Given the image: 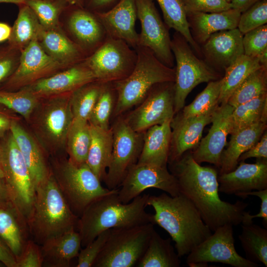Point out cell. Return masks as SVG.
Listing matches in <instances>:
<instances>
[{
    "mask_svg": "<svg viewBox=\"0 0 267 267\" xmlns=\"http://www.w3.org/2000/svg\"><path fill=\"white\" fill-rule=\"evenodd\" d=\"M147 205L155 211L154 224L170 234L180 258L187 255L212 233L194 205L181 193L176 196L166 193L149 195Z\"/></svg>",
    "mask_w": 267,
    "mask_h": 267,
    "instance_id": "cell-2",
    "label": "cell"
},
{
    "mask_svg": "<svg viewBox=\"0 0 267 267\" xmlns=\"http://www.w3.org/2000/svg\"><path fill=\"white\" fill-rule=\"evenodd\" d=\"M243 37L244 54L251 57H258L267 51V25L252 30Z\"/></svg>",
    "mask_w": 267,
    "mask_h": 267,
    "instance_id": "cell-47",
    "label": "cell"
},
{
    "mask_svg": "<svg viewBox=\"0 0 267 267\" xmlns=\"http://www.w3.org/2000/svg\"><path fill=\"white\" fill-rule=\"evenodd\" d=\"M186 13L215 12L231 8V4L224 0H180Z\"/></svg>",
    "mask_w": 267,
    "mask_h": 267,
    "instance_id": "cell-49",
    "label": "cell"
},
{
    "mask_svg": "<svg viewBox=\"0 0 267 267\" xmlns=\"http://www.w3.org/2000/svg\"><path fill=\"white\" fill-rule=\"evenodd\" d=\"M118 191L117 189L92 201L79 217L77 230L83 247L106 230L148 223L155 225L153 215L145 211L149 194H140L131 202L123 203L118 198Z\"/></svg>",
    "mask_w": 267,
    "mask_h": 267,
    "instance_id": "cell-3",
    "label": "cell"
},
{
    "mask_svg": "<svg viewBox=\"0 0 267 267\" xmlns=\"http://www.w3.org/2000/svg\"><path fill=\"white\" fill-rule=\"evenodd\" d=\"M174 82L156 84L143 100L124 118L137 133H144L156 125L161 124L174 116Z\"/></svg>",
    "mask_w": 267,
    "mask_h": 267,
    "instance_id": "cell-13",
    "label": "cell"
},
{
    "mask_svg": "<svg viewBox=\"0 0 267 267\" xmlns=\"http://www.w3.org/2000/svg\"><path fill=\"white\" fill-rule=\"evenodd\" d=\"M119 0H84V7L94 12H103L113 7Z\"/></svg>",
    "mask_w": 267,
    "mask_h": 267,
    "instance_id": "cell-54",
    "label": "cell"
},
{
    "mask_svg": "<svg viewBox=\"0 0 267 267\" xmlns=\"http://www.w3.org/2000/svg\"><path fill=\"white\" fill-rule=\"evenodd\" d=\"M11 120L6 115L0 113V140L5 134L10 130Z\"/></svg>",
    "mask_w": 267,
    "mask_h": 267,
    "instance_id": "cell-58",
    "label": "cell"
},
{
    "mask_svg": "<svg viewBox=\"0 0 267 267\" xmlns=\"http://www.w3.org/2000/svg\"><path fill=\"white\" fill-rule=\"evenodd\" d=\"M267 93H265L234 108L230 134L260 122L267 123Z\"/></svg>",
    "mask_w": 267,
    "mask_h": 267,
    "instance_id": "cell-38",
    "label": "cell"
},
{
    "mask_svg": "<svg viewBox=\"0 0 267 267\" xmlns=\"http://www.w3.org/2000/svg\"><path fill=\"white\" fill-rule=\"evenodd\" d=\"M251 158H267V134L266 131L262 135L261 139L254 145L240 155L238 162L244 161L246 159Z\"/></svg>",
    "mask_w": 267,
    "mask_h": 267,
    "instance_id": "cell-52",
    "label": "cell"
},
{
    "mask_svg": "<svg viewBox=\"0 0 267 267\" xmlns=\"http://www.w3.org/2000/svg\"><path fill=\"white\" fill-rule=\"evenodd\" d=\"M54 170L52 175L71 209L79 217L92 201L117 189L103 187L86 163L78 165L64 160L56 163Z\"/></svg>",
    "mask_w": 267,
    "mask_h": 267,
    "instance_id": "cell-6",
    "label": "cell"
},
{
    "mask_svg": "<svg viewBox=\"0 0 267 267\" xmlns=\"http://www.w3.org/2000/svg\"><path fill=\"white\" fill-rule=\"evenodd\" d=\"M154 224L110 229L108 238L93 267H133L145 252Z\"/></svg>",
    "mask_w": 267,
    "mask_h": 267,
    "instance_id": "cell-8",
    "label": "cell"
},
{
    "mask_svg": "<svg viewBox=\"0 0 267 267\" xmlns=\"http://www.w3.org/2000/svg\"><path fill=\"white\" fill-rule=\"evenodd\" d=\"M170 163L179 193L194 205L212 231L225 224H241L248 204L240 200L230 203L221 199L215 169L201 166L194 160L192 152L184 153Z\"/></svg>",
    "mask_w": 267,
    "mask_h": 267,
    "instance_id": "cell-1",
    "label": "cell"
},
{
    "mask_svg": "<svg viewBox=\"0 0 267 267\" xmlns=\"http://www.w3.org/2000/svg\"><path fill=\"white\" fill-rule=\"evenodd\" d=\"M96 80L93 74L83 61L65 70L43 78L22 89L30 91L39 98L70 93Z\"/></svg>",
    "mask_w": 267,
    "mask_h": 267,
    "instance_id": "cell-21",
    "label": "cell"
},
{
    "mask_svg": "<svg viewBox=\"0 0 267 267\" xmlns=\"http://www.w3.org/2000/svg\"><path fill=\"white\" fill-rule=\"evenodd\" d=\"M70 93L49 100L39 116L40 132L45 140L55 147H62L66 143L67 134L73 120Z\"/></svg>",
    "mask_w": 267,
    "mask_h": 267,
    "instance_id": "cell-19",
    "label": "cell"
},
{
    "mask_svg": "<svg viewBox=\"0 0 267 267\" xmlns=\"http://www.w3.org/2000/svg\"><path fill=\"white\" fill-rule=\"evenodd\" d=\"M134 49L137 60L133 71L127 78L113 83L117 93L113 112L116 117L140 104L156 84L175 82V67L165 65L147 47L139 45Z\"/></svg>",
    "mask_w": 267,
    "mask_h": 267,
    "instance_id": "cell-5",
    "label": "cell"
},
{
    "mask_svg": "<svg viewBox=\"0 0 267 267\" xmlns=\"http://www.w3.org/2000/svg\"><path fill=\"white\" fill-rule=\"evenodd\" d=\"M238 238L246 258L267 267V229L253 222L242 224Z\"/></svg>",
    "mask_w": 267,
    "mask_h": 267,
    "instance_id": "cell-36",
    "label": "cell"
},
{
    "mask_svg": "<svg viewBox=\"0 0 267 267\" xmlns=\"http://www.w3.org/2000/svg\"><path fill=\"white\" fill-rule=\"evenodd\" d=\"M0 176L2 178H3V172H2V168H1V162H0Z\"/></svg>",
    "mask_w": 267,
    "mask_h": 267,
    "instance_id": "cell-62",
    "label": "cell"
},
{
    "mask_svg": "<svg viewBox=\"0 0 267 267\" xmlns=\"http://www.w3.org/2000/svg\"><path fill=\"white\" fill-rule=\"evenodd\" d=\"M95 13L108 36L121 40L134 49L138 45L139 35L135 29V0H120L108 10Z\"/></svg>",
    "mask_w": 267,
    "mask_h": 267,
    "instance_id": "cell-23",
    "label": "cell"
},
{
    "mask_svg": "<svg viewBox=\"0 0 267 267\" xmlns=\"http://www.w3.org/2000/svg\"><path fill=\"white\" fill-rule=\"evenodd\" d=\"M233 226L218 227L207 239L187 255L189 267H205L208 263H220L233 267H258L260 264L241 256L236 251Z\"/></svg>",
    "mask_w": 267,
    "mask_h": 267,
    "instance_id": "cell-12",
    "label": "cell"
},
{
    "mask_svg": "<svg viewBox=\"0 0 267 267\" xmlns=\"http://www.w3.org/2000/svg\"><path fill=\"white\" fill-rule=\"evenodd\" d=\"M214 111L188 118L178 114L173 118L171 122L172 137L168 162L176 160L185 152L198 146L204 127L211 123Z\"/></svg>",
    "mask_w": 267,
    "mask_h": 267,
    "instance_id": "cell-24",
    "label": "cell"
},
{
    "mask_svg": "<svg viewBox=\"0 0 267 267\" xmlns=\"http://www.w3.org/2000/svg\"><path fill=\"white\" fill-rule=\"evenodd\" d=\"M116 99V91L113 83H104L89 119V124L103 129H110L109 120L113 114Z\"/></svg>",
    "mask_w": 267,
    "mask_h": 267,
    "instance_id": "cell-43",
    "label": "cell"
},
{
    "mask_svg": "<svg viewBox=\"0 0 267 267\" xmlns=\"http://www.w3.org/2000/svg\"><path fill=\"white\" fill-rule=\"evenodd\" d=\"M38 40L45 52L63 67L80 63L87 57L81 47L59 28H43Z\"/></svg>",
    "mask_w": 267,
    "mask_h": 267,
    "instance_id": "cell-27",
    "label": "cell"
},
{
    "mask_svg": "<svg viewBox=\"0 0 267 267\" xmlns=\"http://www.w3.org/2000/svg\"><path fill=\"white\" fill-rule=\"evenodd\" d=\"M162 11L164 22L169 29H174L186 39L200 58L202 57L200 45L191 34L186 14L180 0H156Z\"/></svg>",
    "mask_w": 267,
    "mask_h": 267,
    "instance_id": "cell-37",
    "label": "cell"
},
{
    "mask_svg": "<svg viewBox=\"0 0 267 267\" xmlns=\"http://www.w3.org/2000/svg\"><path fill=\"white\" fill-rule=\"evenodd\" d=\"M266 129L267 123L260 122L230 134L228 146L221 154L220 174L234 170L237 166L240 155L261 139Z\"/></svg>",
    "mask_w": 267,
    "mask_h": 267,
    "instance_id": "cell-30",
    "label": "cell"
},
{
    "mask_svg": "<svg viewBox=\"0 0 267 267\" xmlns=\"http://www.w3.org/2000/svg\"><path fill=\"white\" fill-rule=\"evenodd\" d=\"M241 13L230 8L219 12L188 13L186 17L192 37L200 45L215 33L237 28Z\"/></svg>",
    "mask_w": 267,
    "mask_h": 267,
    "instance_id": "cell-25",
    "label": "cell"
},
{
    "mask_svg": "<svg viewBox=\"0 0 267 267\" xmlns=\"http://www.w3.org/2000/svg\"><path fill=\"white\" fill-rule=\"evenodd\" d=\"M222 78L209 82L207 87L179 114L184 118L204 115L214 111L219 106Z\"/></svg>",
    "mask_w": 267,
    "mask_h": 267,
    "instance_id": "cell-42",
    "label": "cell"
},
{
    "mask_svg": "<svg viewBox=\"0 0 267 267\" xmlns=\"http://www.w3.org/2000/svg\"><path fill=\"white\" fill-rule=\"evenodd\" d=\"M90 125L91 141L86 163L102 181L111 160L112 130L111 127L105 130Z\"/></svg>",
    "mask_w": 267,
    "mask_h": 267,
    "instance_id": "cell-32",
    "label": "cell"
},
{
    "mask_svg": "<svg viewBox=\"0 0 267 267\" xmlns=\"http://www.w3.org/2000/svg\"><path fill=\"white\" fill-rule=\"evenodd\" d=\"M3 265L0 262V267H3Z\"/></svg>",
    "mask_w": 267,
    "mask_h": 267,
    "instance_id": "cell-64",
    "label": "cell"
},
{
    "mask_svg": "<svg viewBox=\"0 0 267 267\" xmlns=\"http://www.w3.org/2000/svg\"><path fill=\"white\" fill-rule=\"evenodd\" d=\"M29 231L25 217L12 204L0 207V238L16 261L28 241Z\"/></svg>",
    "mask_w": 267,
    "mask_h": 267,
    "instance_id": "cell-31",
    "label": "cell"
},
{
    "mask_svg": "<svg viewBox=\"0 0 267 267\" xmlns=\"http://www.w3.org/2000/svg\"><path fill=\"white\" fill-rule=\"evenodd\" d=\"M267 23V0H261L241 13L237 28L243 35Z\"/></svg>",
    "mask_w": 267,
    "mask_h": 267,
    "instance_id": "cell-46",
    "label": "cell"
},
{
    "mask_svg": "<svg viewBox=\"0 0 267 267\" xmlns=\"http://www.w3.org/2000/svg\"><path fill=\"white\" fill-rule=\"evenodd\" d=\"M224 1H225L226 2H228V3H230L231 2V1H232V0H224Z\"/></svg>",
    "mask_w": 267,
    "mask_h": 267,
    "instance_id": "cell-63",
    "label": "cell"
},
{
    "mask_svg": "<svg viewBox=\"0 0 267 267\" xmlns=\"http://www.w3.org/2000/svg\"><path fill=\"white\" fill-rule=\"evenodd\" d=\"M79 217L71 209L50 172L35 189L31 211L27 218L29 232L37 244L72 229H77Z\"/></svg>",
    "mask_w": 267,
    "mask_h": 267,
    "instance_id": "cell-4",
    "label": "cell"
},
{
    "mask_svg": "<svg viewBox=\"0 0 267 267\" xmlns=\"http://www.w3.org/2000/svg\"><path fill=\"white\" fill-rule=\"evenodd\" d=\"M62 67L45 52L38 38H35L22 49L18 65L10 76L6 87L23 88Z\"/></svg>",
    "mask_w": 267,
    "mask_h": 267,
    "instance_id": "cell-16",
    "label": "cell"
},
{
    "mask_svg": "<svg viewBox=\"0 0 267 267\" xmlns=\"http://www.w3.org/2000/svg\"><path fill=\"white\" fill-rule=\"evenodd\" d=\"M67 26L72 41L87 57L104 42L106 32L96 14L85 7L69 4Z\"/></svg>",
    "mask_w": 267,
    "mask_h": 267,
    "instance_id": "cell-18",
    "label": "cell"
},
{
    "mask_svg": "<svg viewBox=\"0 0 267 267\" xmlns=\"http://www.w3.org/2000/svg\"><path fill=\"white\" fill-rule=\"evenodd\" d=\"M9 131L28 168L36 188L50 173L43 154L33 137L16 121H11Z\"/></svg>",
    "mask_w": 267,
    "mask_h": 267,
    "instance_id": "cell-28",
    "label": "cell"
},
{
    "mask_svg": "<svg viewBox=\"0 0 267 267\" xmlns=\"http://www.w3.org/2000/svg\"><path fill=\"white\" fill-rule=\"evenodd\" d=\"M110 230L108 229L102 232L84 249L80 250L77 267H92L108 238Z\"/></svg>",
    "mask_w": 267,
    "mask_h": 267,
    "instance_id": "cell-48",
    "label": "cell"
},
{
    "mask_svg": "<svg viewBox=\"0 0 267 267\" xmlns=\"http://www.w3.org/2000/svg\"><path fill=\"white\" fill-rule=\"evenodd\" d=\"M180 264V257L172 245L171 238H163L155 230L135 267H179Z\"/></svg>",
    "mask_w": 267,
    "mask_h": 267,
    "instance_id": "cell-33",
    "label": "cell"
},
{
    "mask_svg": "<svg viewBox=\"0 0 267 267\" xmlns=\"http://www.w3.org/2000/svg\"><path fill=\"white\" fill-rule=\"evenodd\" d=\"M20 6L19 12L8 40L14 48L22 49L33 39L39 38L43 29L33 10L27 4Z\"/></svg>",
    "mask_w": 267,
    "mask_h": 267,
    "instance_id": "cell-35",
    "label": "cell"
},
{
    "mask_svg": "<svg viewBox=\"0 0 267 267\" xmlns=\"http://www.w3.org/2000/svg\"><path fill=\"white\" fill-rule=\"evenodd\" d=\"M44 29L59 28V18L69 5L66 0H27Z\"/></svg>",
    "mask_w": 267,
    "mask_h": 267,
    "instance_id": "cell-44",
    "label": "cell"
},
{
    "mask_svg": "<svg viewBox=\"0 0 267 267\" xmlns=\"http://www.w3.org/2000/svg\"><path fill=\"white\" fill-rule=\"evenodd\" d=\"M27 0H0V3H11L21 5L26 4Z\"/></svg>",
    "mask_w": 267,
    "mask_h": 267,
    "instance_id": "cell-60",
    "label": "cell"
},
{
    "mask_svg": "<svg viewBox=\"0 0 267 267\" xmlns=\"http://www.w3.org/2000/svg\"><path fill=\"white\" fill-rule=\"evenodd\" d=\"M260 0H232L230 4L231 8L237 9L242 13Z\"/></svg>",
    "mask_w": 267,
    "mask_h": 267,
    "instance_id": "cell-57",
    "label": "cell"
},
{
    "mask_svg": "<svg viewBox=\"0 0 267 267\" xmlns=\"http://www.w3.org/2000/svg\"><path fill=\"white\" fill-rule=\"evenodd\" d=\"M0 262L7 267H17V261L15 256L0 238Z\"/></svg>",
    "mask_w": 267,
    "mask_h": 267,
    "instance_id": "cell-55",
    "label": "cell"
},
{
    "mask_svg": "<svg viewBox=\"0 0 267 267\" xmlns=\"http://www.w3.org/2000/svg\"><path fill=\"white\" fill-rule=\"evenodd\" d=\"M234 108L228 103L221 104L214 111L212 125L207 135L201 139L192 155L199 164L207 162L219 168L221 156L230 133L231 116Z\"/></svg>",
    "mask_w": 267,
    "mask_h": 267,
    "instance_id": "cell-17",
    "label": "cell"
},
{
    "mask_svg": "<svg viewBox=\"0 0 267 267\" xmlns=\"http://www.w3.org/2000/svg\"><path fill=\"white\" fill-rule=\"evenodd\" d=\"M70 5L84 7V0H66Z\"/></svg>",
    "mask_w": 267,
    "mask_h": 267,
    "instance_id": "cell-61",
    "label": "cell"
},
{
    "mask_svg": "<svg viewBox=\"0 0 267 267\" xmlns=\"http://www.w3.org/2000/svg\"><path fill=\"white\" fill-rule=\"evenodd\" d=\"M79 232L72 229L44 242L41 248L43 265L49 267H67L78 257L81 247Z\"/></svg>",
    "mask_w": 267,
    "mask_h": 267,
    "instance_id": "cell-29",
    "label": "cell"
},
{
    "mask_svg": "<svg viewBox=\"0 0 267 267\" xmlns=\"http://www.w3.org/2000/svg\"><path fill=\"white\" fill-rule=\"evenodd\" d=\"M135 4L141 26L138 46L149 48L165 65L174 67L170 29L162 21L153 0H135Z\"/></svg>",
    "mask_w": 267,
    "mask_h": 267,
    "instance_id": "cell-14",
    "label": "cell"
},
{
    "mask_svg": "<svg viewBox=\"0 0 267 267\" xmlns=\"http://www.w3.org/2000/svg\"><path fill=\"white\" fill-rule=\"evenodd\" d=\"M103 84V83L94 81L83 85L70 93L73 119L89 121Z\"/></svg>",
    "mask_w": 267,
    "mask_h": 267,
    "instance_id": "cell-40",
    "label": "cell"
},
{
    "mask_svg": "<svg viewBox=\"0 0 267 267\" xmlns=\"http://www.w3.org/2000/svg\"><path fill=\"white\" fill-rule=\"evenodd\" d=\"M262 67L264 66L261 65L257 57L244 54L238 58L224 70V75L222 78L219 104L227 103L231 94L244 80Z\"/></svg>",
    "mask_w": 267,
    "mask_h": 267,
    "instance_id": "cell-34",
    "label": "cell"
},
{
    "mask_svg": "<svg viewBox=\"0 0 267 267\" xmlns=\"http://www.w3.org/2000/svg\"><path fill=\"white\" fill-rule=\"evenodd\" d=\"M12 28L6 23L0 22V43L8 40Z\"/></svg>",
    "mask_w": 267,
    "mask_h": 267,
    "instance_id": "cell-59",
    "label": "cell"
},
{
    "mask_svg": "<svg viewBox=\"0 0 267 267\" xmlns=\"http://www.w3.org/2000/svg\"><path fill=\"white\" fill-rule=\"evenodd\" d=\"M117 195L123 203H128L149 188L165 191L171 196L180 193L177 180L167 167L136 163L127 173Z\"/></svg>",
    "mask_w": 267,
    "mask_h": 267,
    "instance_id": "cell-15",
    "label": "cell"
},
{
    "mask_svg": "<svg viewBox=\"0 0 267 267\" xmlns=\"http://www.w3.org/2000/svg\"><path fill=\"white\" fill-rule=\"evenodd\" d=\"M219 192L226 194H241L267 189V159H258L253 164L239 162L236 168L218 178Z\"/></svg>",
    "mask_w": 267,
    "mask_h": 267,
    "instance_id": "cell-22",
    "label": "cell"
},
{
    "mask_svg": "<svg viewBox=\"0 0 267 267\" xmlns=\"http://www.w3.org/2000/svg\"><path fill=\"white\" fill-rule=\"evenodd\" d=\"M172 120L151 127L143 133L142 149L137 163L167 167L172 137Z\"/></svg>",
    "mask_w": 267,
    "mask_h": 267,
    "instance_id": "cell-26",
    "label": "cell"
},
{
    "mask_svg": "<svg viewBox=\"0 0 267 267\" xmlns=\"http://www.w3.org/2000/svg\"><path fill=\"white\" fill-rule=\"evenodd\" d=\"M11 204L4 180L0 176V207H7Z\"/></svg>",
    "mask_w": 267,
    "mask_h": 267,
    "instance_id": "cell-56",
    "label": "cell"
},
{
    "mask_svg": "<svg viewBox=\"0 0 267 267\" xmlns=\"http://www.w3.org/2000/svg\"><path fill=\"white\" fill-rule=\"evenodd\" d=\"M267 93V67L252 73L236 89L227 103L233 108Z\"/></svg>",
    "mask_w": 267,
    "mask_h": 267,
    "instance_id": "cell-41",
    "label": "cell"
},
{
    "mask_svg": "<svg viewBox=\"0 0 267 267\" xmlns=\"http://www.w3.org/2000/svg\"><path fill=\"white\" fill-rule=\"evenodd\" d=\"M0 157L10 201L27 219L32 207L35 188L28 168L10 132L0 140Z\"/></svg>",
    "mask_w": 267,
    "mask_h": 267,
    "instance_id": "cell-9",
    "label": "cell"
},
{
    "mask_svg": "<svg viewBox=\"0 0 267 267\" xmlns=\"http://www.w3.org/2000/svg\"><path fill=\"white\" fill-rule=\"evenodd\" d=\"M136 60L134 49L121 40L107 36L103 43L83 62L96 81L105 83L127 78L133 71Z\"/></svg>",
    "mask_w": 267,
    "mask_h": 267,
    "instance_id": "cell-10",
    "label": "cell"
},
{
    "mask_svg": "<svg viewBox=\"0 0 267 267\" xmlns=\"http://www.w3.org/2000/svg\"><path fill=\"white\" fill-rule=\"evenodd\" d=\"M249 196H256L261 199V205L259 212L254 215L250 214V212H246L244 215L241 224H249L253 222V220L255 218H260L263 219V224L267 228V189L260 190L252 191L247 193L241 194L238 196L245 198Z\"/></svg>",
    "mask_w": 267,
    "mask_h": 267,
    "instance_id": "cell-51",
    "label": "cell"
},
{
    "mask_svg": "<svg viewBox=\"0 0 267 267\" xmlns=\"http://www.w3.org/2000/svg\"><path fill=\"white\" fill-rule=\"evenodd\" d=\"M16 64L13 54L9 51L0 52V83L12 74Z\"/></svg>",
    "mask_w": 267,
    "mask_h": 267,
    "instance_id": "cell-53",
    "label": "cell"
},
{
    "mask_svg": "<svg viewBox=\"0 0 267 267\" xmlns=\"http://www.w3.org/2000/svg\"><path fill=\"white\" fill-rule=\"evenodd\" d=\"M238 29L211 35L201 47L204 61L216 71H224L244 54L243 37Z\"/></svg>",
    "mask_w": 267,
    "mask_h": 267,
    "instance_id": "cell-20",
    "label": "cell"
},
{
    "mask_svg": "<svg viewBox=\"0 0 267 267\" xmlns=\"http://www.w3.org/2000/svg\"><path fill=\"white\" fill-rule=\"evenodd\" d=\"M38 97L22 89L17 91L0 90V105L28 119L38 104Z\"/></svg>",
    "mask_w": 267,
    "mask_h": 267,
    "instance_id": "cell-45",
    "label": "cell"
},
{
    "mask_svg": "<svg viewBox=\"0 0 267 267\" xmlns=\"http://www.w3.org/2000/svg\"><path fill=\"white\" fill-rule=\"evenodd\" d=\"M43 262L41 248L35 241L28 240L17 259V267H41Z\"/></svg>",
    "mask_w": 267,
    "mask_h": 267,
    "instance_id": "cell-50",
    "label": "cell"
},
{
    "mask_svg": "<svg viewBox=\"0 0 267 267\" xmlns=\"http://www.w3.org/2000/svg\"><path fill=\"white\" fill-rule=\"evenodd\" d=\"M171 47L176 62L174 112L177 114L183 108L187 95L195 87L222 77L198 57L184 37L176 31L171 39Z\"/></svg>",
    "mask_w": 267,
    "mask_h": 267,
    "instance_id": "cell-7",
    "label": "cell"
},
{
    "mask_svg": "<svg viewBox=\"0 0 267 267\" xmlns=\"http://www.w3.org/2000/svg\"><path fill=\"white\" fill-rule=\"evenodd\" d=\"M90 141L89 122L73 119L66 140L69 159L78 165L86 163Z\"/></svg>",
    "mask_w": 267,
    "mask_h": 267,
    "instance_id": "cell-39",
    "label": "cell"
},
{
    "mask_svg": "<svg viewBox=\"0 0 267 267\" xmlns=\"http://www.w3.org/2000/svg\"><path fill=\"white\" fill-rule=\"evenodd\" d=\"M118 117L111 127L112 157L103 180L110 190L117 189L131 168L137 162L143 144V133L134 131L124 118Z\"/></svg>",
    "mask_w": 267,
    "mask_h": 267,
    "instance_id": "cell-11",
    "label": "cell"
}]
</instances>
